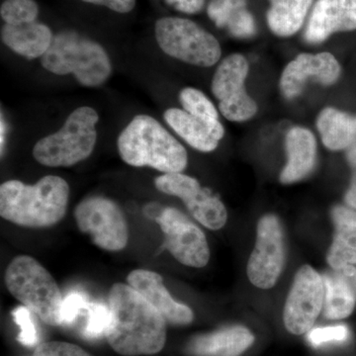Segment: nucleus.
Listing matches in <instances>:
<instances>
[{
    "instance_id": "obj_1",
    "label": "nucleus",
    "mask_w": 356,
    "mask_h": 356,
    "mask_svg": "<svg viewBox=\"0 0 356 356\" xmlns=\"http://www.w3.org/2000/svg\"><path fill=\"white\" fill-rule=\"evenodd\" d=\"M110 321L105 337L123 356L153 355L165 348L166 321L130 285L117 283L109 292Z\"/></svg>"
},
{
    "instance_id": "obj_2",
    "label": "nucleus",
    "mask_w": 356,
    "mask_h": 356,
    "mask_svg": "<svg viewBox=\"0 0 356 356\" xmlns=\"http://www.w3.org/2000/svg\"><path fill=\"white\" fill-rule=\"evenodd\" d=\"M69 197V184L56 175L34 185L9 180L0 186V216L18 226L47 228L62 221Z\"/></svg>"
},
{
    "instance_id": "obj_3",
    "label": "nucleus",
    "mask_w": 356,
    "mask_h": 356,
    "mask_svg": "<svg viewBox=\"0 0 356 356\" xmlns=\"http://www.w3.org/2000/svg\"><path fill=\"white\" fill-rule=\"evenodd\" d=\"M121 159L136 168L149 166L165 173L184 172L186 149L153 117L136 116L117 140Z\"/></svg>"
},
{
    "instance_id": "obj_4",
    "label": "nucleus",
    "mask_w": 356,
    "mask_h": 356,
    "mask_svg": "<svg viewBox=\"0 0 356 356\" xmlns=\"http://www.w3.org/2000/svg\"><path fill=\"white\" fill-rule=\"evenodd\" d=\"M41 64L57 76L74 74L86 88L102 86L112 72L108 54L102 44L74 31H63L54 36Z\"/></svg>"
},
{
    "instance_id": "obj_5",
    "label": "nucleus",
    "mask_w": 356,
    "mask_h": 356,
    "mask_svg": "<svg viewBox=\"0 0 356 356\" xmlns=\"http://www.w3.org/2000/svg\"><path fill=\"white\" fill-rule=\"evenodd\" d=\"M6 284L11 295L49 325H60L64 299L57 282L29 255L14 257L7 266Z\"/></svg>"
},
{
    "instance_id": "obj_6",
    "label": "nucleus",
    "mask_w": 356,
    "mask_h": 356,
    "mask_svg": "<svg viewBox=\"0 0 356 356\" xmlns=\"http://www.w3.org/2000/svg\"><path fill=\"white\" fill-rule=\"evenodd\" d=\"M98 120V114L90 107L74 110L60 131L37 142L33 149L34 159L51 168L72 166L84 161L95 149Z\"/></svg>"
},
{
    "instance_id": "obj_7",
    "label": "nucleus",
    "mask_w": 356,
    "mask_h": 356,
    "mask_svg": "<svg viewBox=\"0 0 356 356\" xmlns=\"http://www.w3.org/2000/svg\"><path fill=\"white\" fill-rule=\"evenodd\" d=\"M154 34L166 55L192 65L210 67L221 58L218 40L195 22L185 18L163 17L156 21Z\"/></svg>"
},
{
    "instance_id": "obj_8",
    "label": "nucleus",
    "mask_w": 356,
    "mask_h": 356,
    "mask_svg": "<svg viewBox=\"0 0 356 356\" xmlns=\"http://www.w3.org/2000/svg\"><path fill=\"white\" fill-rule=\"evenodd\" d=\"M77 227L90 236L98 248L118 252L127 245V220L120 206L109 198L93 196L84 199L74 210Z\"/></svg>"
},
{
    "instance_id": "obj_9",
    "label": "nucleus",
    "mask_w": 356,
    "mask_h": 356,
    "mask_svg": "<svg viewBox=\"0 0 356 356\" xmlns=\"http://www.w3.org/2000/svg\"><path fill=\"white\" fill-rule=\"evenodd\" d=\"M250 65L241 54H232L218 65L213 76V95L219 102V110L227 120L245 122L257 114V104L245 90Z\"/></svg>"
},
{
    "instance_id": "obj_10",
    "label": "nucleus",
    "mask_w": 356,
    "mask_h": 356,
    "mask_svg": "<svg viewBox=\"0 0 356 356\" xmlns=\"http://www.w3.org/2000/svg\"><path fill=\"white\" fill-rule=\"evenodd\" d=\"M324 280L311 266H304L295 276L283 312L288 332L301 336L311 331L324 307Z\"/></svg>"
},
{
    "instance_id": "obj_11",
    "label": "nucleus",
    "mask_w": 356,
    "mask_h": 356,
    "mask_svg": "<svg viewBox=\"0 0 356 356\" xmlns=\"http://www.w3.org/2000/svg\"><path fill=\"white\" fill-rule=\"evenodd\" d=\"M284 264V240L277 218L266 215L257 225V242L248 264V277L261 289L273 287Z\"/></svg>"
},
{
    "instance_id": "obj_12",
    "label": "nucleus",
    "mask_w": 356,
    "mask_h": 356,
    "mask_svg": "<svg viewBox=\"0 0 356 356\" xmlns=\"http://www.w3.org/2000/svg\"><path fill=\"white\" fill-rule=\"evenodd\" d=\"M154 186L168 195L181 199L192 216L210 229L222 228L228 219L226 207L217 196L200 186L195 178L180 173L156 177Z\"/></svg>"
},
{
    "instance_id": "obj_13",
    "label": "nucleus",
    "mask_w": 356,
    "mask_h": 356,
    "mask_svg": "<svg viewBox=\"0 0 356 356\" xmlns=\"http://www.w3.org/2000/svg\"><path fill=\"white\" fill-rule=\"evenodd\" d=\"M156 221L165 235V248L177 261L195 268L206 266L209 245L195 224L175 208H165Z\"/></svg>"
},
{
    "instance_id": "obj_14",
    "label": "nucleus",
    "mask_w": 356,
    "mask_h": 356,
    "mask_svg": "<svg viewBox=\"0 0 356 356\" xmlns=\"http://www.w3.org/2000/svg\"><path fill=\"white\" fill-rule=\"evenodd\" d=\"M341 74V65L331 53L300 54L283 70L280 91L286 99H295L310 81L330 86L339 81Z\"/></svg>"
},
{
    "instance_id": "obj_15",
    "label": "nucleus",
    "mask_w": 356,
    "mask_h": 356,
    "mask_svg": "<svg viewBox=\"0 0 356 356\" xmlns=\"http://www.w3.org/2000/svg\"><path fill=\"white\" fill-rule=\"evenodd\" d=\"M356 30V0H317L303 37L306 43H324L332 35Z\"/></svg>"
},
{
    "instance_id": "obj_16",
    "label": "nucleus",
    "mask_w": 356,
    "mask_h": 356,
    "mask_svg": "<svg viewBox=\"0 0 356 356\" xmlns=\"http://www.w3.org/2000/svg\"><path fill=\"white\" fill-rule=\"evenodd\" d=\"M127 281L131 287L163 315L166 322L180 325L193 322V312L189 307L172 299L159 274L146 269H136L129 274Z\"/></svg>"
},
{
    "instance_id": "obj_17",
    "label": "nucleus",
    "mask_w": 356,
    "mask_h": 356,
    "mask_svg": "<svg viewBox=\"0 0 356 356\" xmlns=\"http://www.w3.org/2000/svg\"><path fill=\"white\" fill-rule=\"evenodd\" d=\"M336 233L327 254V262L344 276H353L356 270V211L337 206L332 209Z\"/></svg>"
},
{
    "instance_id": "obj_18",
    "label": "nucleus",
    "mask_w": 356,
    "mask_h": 356,
    "mask_svg": "<svg viewBox=\"0 0 356 356\" xmlns=\"http://www.w3.org/2000/svg\"><path fill=\"white\" fill-rule=\"evenodd\" d=\"M254 343V336L242 325L224 327L194 337L186 346L191 356H241Z\"/></svg>"
},
{
    "instance_id": "obj_19",
    "label": "nucleus",
    "mask_w": 356,
    "mask_h": 356,
    "mask_svg": "<svg viewBox=\"0 0 356 356\" xmlns=\"http://www.w3.org/2000/svg\"><path fill=\"white\" fill-rule=\"evenodd\" d=\"M285 147L287 163L280 180L282 184H294L313 172L317 159V140L309 129L298 126L287 133Z\"/></svg>"
},
{
    "instance_id": "obj_20",
    "label": "nucleus",
    "mask_w": 356,
    "mask_h": 356,
    "mask_svg": "<svg viewBox=\"0 0 356 356\" xmlns=\"http://www.w3.org/2000/svg\"><path fill=\"white\" fill-rule=\"evenodd\" d=\"M54 36L50 28L42 23L6 24L1 29V40L14 53L28 60L42 58L50 48Z\"/></svg>"
},
{
    "instance_id": "obj_21",
    "label": "nucleus",
    "mask_w": 356,
    "mask_h": 356,
    "mask_svg": "<svg viewBox=\"0 0 356 356\" xmlns=\"http://www.w3.org/2000/svg\"><path fill=\"white\" fill-rule=\"evenodd\" d=\"M207 13L218 28L226 29L235 38H250L257 34V24L248 11V0H211Z\"/></svg>"
},
{
    "instance_id": "obj_22",
    "label": "nucleus",
    "mask_w": 356,
    "mask_h": 356,
    "mask_svg": "<svg viewBox=\"0 0 356 356\" xmlns=\"http://www.w3.org/2000/svg\"><path fill=\"white\" fill-rule=\"evenodd\" d=\"M317 129L323 144L331 151H343L356 144V115L327 107L318 114Z\"/></svg>"
},
{
    "instance_id": "obj_23",
    "label": "nucleus",
    "mask_w": 356,
    "mask_h": 356,
    "mask_svg": "<svg viewBox=\"0 0 356 356\" xmlns=\"http://www.w3.org/2000/svg\"><path fill=\"white\" fill-rule=\"evenodd\" d=\"M266 13L269 29L281 38L296 34L303 27L313 7L314 0H269Z\"/></svg>"
},
{
    "instance_id": "obj_24",
    "label": "nucleus",
    "mask_w": 356,
    "mask_h": 356,
    "mask_svg": "<svg viewBox=\"0 0 356 356\" xmlns=\"http://www.w3.org/2000/svg\"><path fill=\"white\" fill-rule=\"evenodd\" d=\"M163 118L168 125L193 149L210 153L219 146V140L214 137L208 126L184 109H168L163 114Z\"/></svg>"
},
{
    "instance_id": "obj_25",
    "label": "nucleus",
    "mask_w": 356,
    "mask_h": 356,
    "mask_svg": "<svg viewBox=\"0 0 356 356\" xmlns=\"http://www.w3.org/2000/svg\"><path fill=\"white\" fill-rule=\"evenodd\" d=\"M324 315L330 320L350 317L355 306V295L343 274L324 275Z\"/></svg>"
},
{
    "instance_id": "obj_26",
    "label": "nucleus",
    "mask_w": 356,
    "mask_h": 356,
    "mask_svg": "<svg viewBox=\"0 0 356 356\" xmlns=\"http://www.w3.org/2000/svg\"><path fill=\"white\" fill-rule=\"evenodd\" d=\"M179 102L185 111L208 126L219 142L222 139L225 129L219 120L216 107L202 91L193 88L182 89L179 93Z\"/></svg>"
},
{
    "instance_id": "obj_27",
    "label": "nucleus",
    "mask_w": 356,
    "mask_h": 356,
    "mask_svg": "<svg viewBox=\"0 0 356 356\" xmlns=\"http://www.w3.org/2000/svg\"><path fill=\"white\" fill-rule=\"evenodd\" d=\"M38 13V6L34 0H6L0 8L2 20L11 25L34 22Z\"/></svg>"
},
{
    "instance_id": "obj_28",
    "label": "nucleus",
    "mask_w": 356,
    "mask_h": 356,
    "mask_svg": "<svg viewBox=\"0 0 356 356\" xmlns=\"http://www.w3.org/2000/svg\"><path fill=\"white\" fill-rule=\"evenodd\" d=\"M86 322L83 334L88 339H99L104 336L110 321L109 307L102 303L91 302L86 309Z\"/></svg>"
},
{
    "instance_id": "obj_29",
    "label": "nucleus",
    "mask_w": 356,
    "mask_h": 356,
    "mask_svg": "<svg viewBox=\"0 0 356 356\" xmlns=\"http://www.w3.org/2000/svg\"><path fill=\"white\" fill-rule=\"evenodd\" d=\"M89 304L83 293L70 292L64 299L60 309V325L70 327L76 322L77 318L86 311Z\"/></svg>"
},
{
    "instance_id": "obj_30",
    "label": "nucleus",
    "mask_w": 356,
    "mask_h": 356,
    "mask_svg": "<svg viewBox=\"0 0 356 356\" xmlns=\"http://www.w3.org/2000/svg\"><path fill=\"white\" fill-rule=\"evenodd\" d=\"M14 322L20 327L18 341L25 346H34L38 343V334L31 316V311L20 306L13 312Z\"/></svg>"
},
{
    "instance_id": "obj_31",
    "label": "nucleus",
    "mask_w": 356,
    "mask_h": 356,
    "mask_svg": "<svg viewBox=\"0 0 356 356\" xmlns=\"http://www.w3.org/2000/svg\"><path fill=\"white\" fill-rule=\"evenodd\" d=\"M34 356H92L88 351L65 341H47L39 344L34 351Z\"/></svg>"
},
{
    "instance_id": "obj_32",
    "label": "nucleus",
    "mask_w": 356,
    "mask_h": 356,
    "mask_svg": "<svg viewBox=\"0 0 356 356\" xmlns=\"http://www.w3.org/2000/svg\"><path fill=\"white\" fill-rule=\"evenodd\" d=\"M348 337V330L346 325H334V327H318L311 330L308 334L309 341L313 346H321L327 343H341Z\"/></svg>"
},
{
    "instance_id": "obj_33",
    "label": "nucleus",
    "mask_w": 356,
    "mask_h": 356,
    "mask_svg": "<svg viewBox=\"0 0 356 356\" xmlns=\"http://www.w3.org/2000/svg\"><path fill=\"white\" fill-rule=\"evenodd\" d=\"M348 161L353 170V180L346 194V203L353 209H356V144L348 149Z\"/></svg>"
},
{
    "instance_id": "obj_34",
    "label": "nucleus",
    "mask_w": 356,
    "mask_h": 356,
    "mask_svg": "<svg viewBox=\"0 0 356 356\" xmlns=\"http://www.w3.org/2000/svg\"><path fill=\"white\" fill-rule=\"evenodd\" d=\"M81 1L105 6L118 13H130L136 6V0H81Z\"/></svg>"
},
{
    "instance_id": "obj_35",
    "label": "nucleus",
    "mask_w": 356,
    "mask_h": 356,
    "mask_svg": "<svg viewBox=\"0 0 356 356\" xmlns=\"http://www.w3.org/2000/svg\"><path fill=\"white\" fill-rule=\"evenodd\" d=\"M170 6L181 13H197L203 8L205 0H165Z\"/></svg>"
},
{
    "instance_id": "obj_36",
    "label": "nucleus",
    "mask_w": 356,
    "mask_h": 356,
    "mask_svg": "<svg viewBox=\"0 0 356 356\" xmlns=\"http://www.w3.org/2000/svg\"><path fill=\"white\" fill-rule=\"evenodd\" d=\"M163 209H161L159 204L156 203H149L147 205L145 206L144 213L147 217H149V219L156 220L159 217V215L161 214Z\"/></svg>"
},
{
    "instance_id": "obj_37",
    "label": "nucleus",
    "mask_w": 356,
    "mask_h": 356,
    "mask_svg": "<svg viewBox=\"0 0 356 356\" xmlns=\"http://www.w3.org/2000/svg\"><path fill=\"white\" fill-rule=\"evenodd\" d=\"M0 129H1V135H0V149H1V154L3 153V145L4 140H6V121H4L3 115L1 114V126H0Z\"/></svg>"
}]
</instances>
